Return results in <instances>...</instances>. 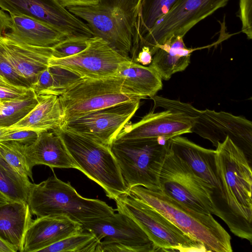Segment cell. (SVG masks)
Listing matches in <instances>:
<instances>
[{"instance_id": "15", "label": "cell", "mask_w": 252, "mask_h": 252, "mask_svg": "<svg viewBox=\"0 0 252 252\" xmlns=\"http://www.w3.org/2000/svg\"><path fill=\"white\" fill-rule=\"evenodd\" d=\"M125 58L102 39L93 36L88 47L73 56L62 59L52 57L48 65H57L67 69L81 78H102L116 75Z\"/></svg>"}, {"instance_id": "28", "label": "cell", "mask_w": 252, "mask_h": 252, "mask_svg": "<svg viewBox=\"0 0 252 252\" xmlns=\"http://www.w3.org/2000/svg\"><path fill=\"white\" fill-rule=\"evenodd\" d=\"M38 103L37 95L32 89L23 97L0 101V126L6 127L16 123Z\"/></svg>"}, {"instance_id": "35", "label": "cell", "mask_w": 252, "mask_h": 252, "mask_svg": "<svg viewBox=\"0 0 252 252\" xmlns=\"http://www.w3.org/2000/svg\"><path fill=\"white\" fill-rule=\"evenodd\" d=\"M40 133L31 130L10 131L5 134L0 141H13L24 145L33 143Z\"/></svg>"}, {"instance_id": "6", "label": "cell", "mask_w": 252, "mask_h": 252, "mask_svg": "<svg viewBox=\"0 0 252 252\" xmlns=\"http://www.w3.org/2000/svg\"><path fill=\"white\" fill-rule=\"evenodd\" d=\"M151 99L154 101V109L161 107L194 117L191 132L209 140L215 147L228 136L252 163V123L245 117L208 109L199 110L189 104L160 96L155 95Z\"/></svg>"}, {"instance_id": "16", "label": "cell", "mask_w": 252, "mask_h": 252, "mask_svg": "<svg viewBox=\"0 0 252 252\" xmlns=\"http://www.w3.org/2000/svg\"><path fill=\"white\" fill-rule=\"evenodd\" d=\"M194 117L177 111L150 112L135 123L128 122L120 131L115 140H136L166 137L169 139L191 133Z\"/></svg>"}, {"instance_id": "36", "label": "cell", "mask_w": 252, "mask_h": 252, "mask_svg": "<svg viewBox=\"0 0 252 252\" xmlns=\"http://www.w3.org/2000/svg\"><path fill=\"white\" fill-rule=\"evenodd\" d=\"M153 55L149 47L143 46L138 52L134 59L132 61L143 65L150 64L152 62Z\"/></svg>"}, {"instance_id": "37", "label": "cell", "mask_w": 252, "mask_h": 252, "mask_svg": "<svg viewBox=\"0 0 252 252\" xmlns=\"http://www.w3.org/2000/svg\"><path fill=\"white\" fill-rule=\"evenodd\" d=\"M99 0H58L64 7L70 6H86L96 4Z\"/></svg>"}, {"instance_id": "20", "label": "cell", "mask_w": 252, "mask_h": 252, "mask_svg": "<svg viewBox=\"0 0 252 252\" xmlns=\"http://www.w3.org/2000/svg\"><path fill=\"white\" fill-rule=\"evenodd\" d=\"M24 153L32 169L35 165L42 164L52 169L60 168L79 170L63 141L53 130L40 133L33 143L24 145Z\"/></svg>"}, {"instance_id": "10", "label": "cell", "mask_w": 252, "mask_h": 252, "mask_svg": "<svg viewBox=\"0 0 252 252\" xmlns=\"http://www.w3.org/2000/svg\"><path fill=\"white\" fill-rule=\"evenodd\" d=\"M122 81L116 75L80 78L68 87L59 96L64 111V123L96 110L142 99L123 93Z\"/></svg>"}, {"instance_id": "30", "label": "cell", "mask_w": 252, "mask_h": 252, "mask_svg": "<svg viewBox=\"0 0 252 252\" xmlns=\"http://www.w3.org/2000/svg\"><path fill=\"white\" fill-rule=\"evenodd\" d=\"M0 155L21 176L33 181L32 169L24 153V145L13 141H0Z\"/></svg>"}, {"instance_id": "29", "label": "cell", "mask_w": 252, "mask_h": 252, "mask_svg": "<svg viewBox=\"0 0 252 252\" xmlns=\"http://www.w3.org/2000/svg\"><path fill=\"white\" fill-rule=\"evenodd\" d=\"M99 243L91 232L84 231L68 236L40 251V252H98Z\"/></svg>"}, {"instance_id": "21", "label": "cell", "mask_w": 252, "mask_h": 252, "mask_svg": "<svg viewBox=\"0 0 252 252\" xmlns=\"http://www.w3.org/2000/svg\"><path fill=\"white\" fill-rule=\"evenodd\" d=\"M8 29L3 34L16 41L39 47H52L67 38L51 26L22 15L9 14Z\"/></svg>"}, {"instance_id": "25", "label": "cell", "mask_w": 252, "mask_h": 252, "mask_svg": "<svg viewBox=\"0 0 252 252\" xmlns=\"http://www.w3.org/2000/svg\"><path fill=\"white\" fill-rule=\"evenodd\" d=\"M198 48H188L183 37L177 36L157 46L150 66L161 79L168 80L175 73L186 69L190 63L191 53Z\"/></svg>"}, {"instance_id": "41", "label": "cell", "mask_w": 252, "mask_h": 252, "mask_svg": "<svg viewBox=\"0 0 252 252\" xmlns=\"http://www.w3.org/2000/svg\"><path fill=\"white\" fill-rule=\"evenodd\" d=\"M9 131L5 127L0 126V141L1 138Z\"/></svg>"}, {"instance_id": "26", "label": "cell", "mask_w": 252, "mask_h": 252, "mask_svg": "<svg viewBox=\"0 0 252 252\" xmlns=\"http://www.w3.org/2000/svg\"><path fill=\"white\" fill-rule=\"evenodd\" d=\"M180 0H138L133 38L138 40Z\"/></svg>"}, {"instance_id": "7", "label": "cell", "mask_w": 252, "mask_h": 252, "mask_svg": "<svg viewBox=\"0 0 252 252\" xmlns=\"http://www.w3.org/2000/svg\"><path fill=\"white\" fill-rule=\"evenodd\" d=\"M159 183L165 193L189 208L219 217V199L214 188L197 176L167 145Z\"/></svg>"}, {"instance_id": "31", "label": "cell", "mask_w": 252, "mask_h": 252, "mask_svg": "<svg viewBox=\"0 0 252 252\" xmlns=\"http://www.w3.org/2000/svg\"><path fill=\"white\" fill-rule=\"evenodd\" d=\"M90 38L72 37L66 38L54 46L53 49V57L62 59L76 55L88 46Z\"/></svg>"}, {"instance_id": "38", "label": "cell", "mask_w": 252, "mask_h": 252, "mask_svg": "<svg viewBox=\"0 0 252 252\" xmlns=\"http://www.w3.org/2000/svg\"><path fill=\"white\" fill-rule=\"evenodd\" d=\"M10 16L0 9V33H4L9 28Z\"/></svg>"}, {"instance_id": "13", "label": "cell", "mask_w": 252, "mask_h": 252, "mask_svg": "<svg viewBox=\"0 0 252 252\" xmlns=\"http://www.w3.org/2000/svg\"><path fill=\"white\" fill-rule=\"evenodd\" d=\"M140 100L102 108L65 122L61 127L110 147L134 115Z\"/></svg>"}, {"instance_id": "14", "label": "cell", "mask_w": 252, "mask_h": 252, "mask_svg": "<svg viewBox=\"0 0 252 252\" xmlns=\"http://www.w3.org/2000/svg\"><path fill=\"white\" fill-rule=\"evenodd\" d=\"M0 9L41 21L67 38L94 36L87 24L63 7L58 0H0Z\"/></svg>"}, {"instance_id": "32", "label": "cell", "mask_w": 252, "mask_h": 252, "mask_svg": "<svg viewBox=\"0 0 252 252\" xmlns=\"http://www.w3.org/2000/svg\"><path fill=\"white\" fill-rule=\"evenodd\" d=\"M32 89L30 87L15 84L0 74V101L23 97Z\"/></svg>"}, {"instance_id": "33", "label": "cell", "mask_w": 252, "mask_h": 252, "mask_svg": "<svg viewBox=\"0 0 252 252\" xmlns=\"http://www.w3.org/2000/svg\"><path fill=\"white\" fill-rule=\"evenodd\" d=\"M2 34L0 33V74L15 84L31 88L28 82L18 75L11 65L2 44Z\"/></svg>"}, {"instance_id": "4", "label": "cell", "mask_w": 252, "mask_h": 252, "mask_svg": "<svg viewBox=\"0 0 252 252\" xmlns=\"http://www.w3.org/2000/svg\"><path fill=\"white\" fill-rule=\"evenodd\" d=\"M138 0H99L94 4L70 6L69 12L85 23L122 56L130 59Z\"/></svg>"}, {"instance_id": "2", "label": "cell", "mask_w": 252, "mask_h": 252, "mask_svg": "<svg viewBox=\"0 0 252 252\" xmlns=\"http://www.w3.org/2000/svg\"><path fill=\"white\" fill-rule=\"evenodd\" d=\"M128 193L156 210L184 232L202 243L206 252H232L231 238L211 214L200 213L171 198L161 189L151 190L141 186Z\"/></svg>"}, {"instance_id": "22", "label": "cell", "mask_w": 252, "mask_h": 252, "mask_svg": "<svg viewBox=\"0 0 252 252\" xmlns=\"http://www.w3.org/2000/svg\"><path fill=\"white\" fill-rule=\"evenodd\" d=\"M38 103L25 117L5 127L10 131L31 130L41 133L62 126L64 114L59 96L37 95Z\"/></svg>"}, {"instance_id": "8", "label": "cell", "mask_w": 252, "mask_h": 252, "mask_svg": "<svg viewBox=\"0 0 252 252\" xmlns=\"http://www.w3.org/2000/svg\"><path fill=\"white\" fill-rule=\"evenodd\" d=\"M114 201L116 210L130 217L138 224L153 243L156 252H206L202 243L129 193L119 196Z\"/></svg>"}, {"instance_id": "34", "label": "cell", "mask_w": 252, "mask_h": 252, "mask_svg": "<svg viewBox=\"0 0 252 252\" xmlns=\"http://www.w3.org/2000/svg\"><path fill=\"white\" fill-rule=\"evenodd\" d=\"M238 16L242 23L241 32L248 39L252 38V0H239Z\"/></svg>"}, {"instance_id": "1", "label": "cell", "mask_w": 252, "mask_h": 252, "mask_svg": "<svg viewBox=\"0 0 252 252\" xmlns=\"http://www.w3.org/2000/svg\"><path fill=\"white\" fill-rule=\"evenodd\" d=\"M215 150L217 170L229 220L235 236L252 244V172L244 152L228 136Z\"/></svg>"}, {"instance_id": "17", "label": "cell", "mask_w": 252, "mask_h": 252, "mask_svg": "<svg viewBox=\"0 0 252 252\" xmlns=\"http://www.w3.org/2000/svg\"><path fill=\"white\" fill-rule=\"evenodd\" d=\"M167 145L188 163L197 176L214 188L219 199V218L224 222L228 221L221 185L217 170L215 150L203 148L181 135L169 139Z\"/></svg>"}, {"instance_id": "18", "label": "cell", "mask_w": 252, "mask_h": 252, "mask_svg": "<svg viewBox=\"0 0 252 252\" xmlns=\"http://www.w3.org/2000/svg\"><path fill=\"white\" fill-rule=\"evenodd\" d=\"M82 224L64 215L32 220L23 240L22 252H38L68 236L84 231Z\"/></svg>"}, {"instance_id": "12", "label": "cell", "mask_w": 252, "mask_h": 252, "mask_svg": "<svg viewBox=\"0 0 252 252\" xmlns=\"http://www.w3.org/2000/svg\"><path fill=\"white\" fill-rule=\"evenodd\" d=\"M99 243V252H155L152 241L132 219L118 212L82 224Z\"/></svg>"}, {"instance_id": "3", "label": "cell", "mask_w": 252, "mask_h": 252, "mask_svg": "<svg viewBox=\"0 0 252 252\" xmlns=\"http://www.w3.org/2000/svg\"><path fill=\"white\" fill-rule=\"evenodd\" d=\"M27 203L37 218L64 215L81 224L110 216L116 211L103 201L82 196L69 182L58 179L54 172L39 184L31 183Z\"/></svg>"}, {"instance_id": "19", "label": "cell", "mask_w": 252, "mask_h": 252, "mask_svg": "<svg viewBox=\"0 0 252 252\" xmlns=\"http://www.w3.org/2000/svg\"><path fill=\"white\" fill-rule=\"evenodd\" d=\"M1 37L11 65L31 87L36 82L40 73L48 67L49 59L53 56L52 48L19 42L3 34Z\"/></svg>"}, {"instance_id": "39", "label": "cell", "mask_w": 252, "mask_h": 252, "mask_svg": "<svg viewBox=\"0 0 252 252\" xmlns=\"http://www.w3.org/2000/svg\"><path fill=\"white\" fill-rule=\"evenodd\" d=\"M0 252H16L15 250L0 239Z\"/></svg>"}, {"instance_id": "5", "label": "cell", "mask_w": 252, "mask_h": 252, "mask_svg": "<svg viewBox=\"0 0 252 252\" xmlns=\"http://www.w3.org/2000/svg\"><path fill=\"white\" fill-rule=\"evenodd\" d=\"M60 136L79 170L99 185L109 198L128 193L119 164L109 146L62 127Z\"/></svg>"}, {"instance_id": "27", "label": "cell", "mask_w": 252, "mask_h": 252, "mask_svg": "<svg viewBox=\"0 0 252 252\" xmlns=\"http://www.w3.org/2000/svg\"><path fill=\"white\" fill-rule=\"evenodd\" d=\"M31 182L21 176L0 155V192L11 201L27 203Z\"/></svg>"}, {"instance_id": "23", "label": "cell", "mask_w": 252, "mask_h": 252, "mask_svg": "<svg viewBox=\"0 0 252 252\" xmlns=\"http://www.w3.org/2000/svg\"><path fill=\"white\" fill-rule=\"evenodd\" d=\"M116 76L123 80V93L142 99L156 95L162 88L161 78L154 69L132 62L131 59L121 64Z\"/></svg>"}, {"instance_id": "40", "label": "cell", "mask_w": 252, "mask_h": 252, "mask_svg": "<svg viewBox=\"0 0 252 252\" xmlns=\"http://www.w3.org/2000/svg\"><path fill=\"white\" fill-rule=\"evenodd\" d=\"M10 202H11V201L0 192V206L6 204Z\"/></svg>"}, {"instance_id": "11", "label": "cell", "mask_w": 252, "mask_h": 252, "mask_svg": "<svg viewBox=\"0 0 252 252\" xmlns=\"http://www.w3.org/2000/svg\"><path fill=\"white\" fill-rule=\"evenodd\" d=\"M229 0H180L157 20L137 41L139 50L149 48L153 56L157 46L177 36L184 37L193 27L225 6Z\"/></svg>"}, {"instance_id": "9", "label": "cell", "mask_w": 252, "mask_h": 252, "mask_svg": "<svg viewBox=\"0 0 252 252\" xmlns=\"http://www.w3.org/2000/svg\"><path fill=\"white\" fill-rule=\"evenodd\" d=\"M110 148L128 189L134 186L160 189L159 174L167 144H159L157 139L114 140Z\"/></svg>"}, {"instance_id": "24", "label": "cell", "mask_w": 252, "mask_h": 252, "mask_svg": "<svg viewBox=\"0 0 252 252\" xmlns=\"http://www.w3.org/2000/svg\"><path fill=\"white\" fill-rule=\"evenodd\" d=\"M32 214L26 202L11 201L0 206V239L22 252L26 231L32 222Z\"/></svg>"}]
</instances>
